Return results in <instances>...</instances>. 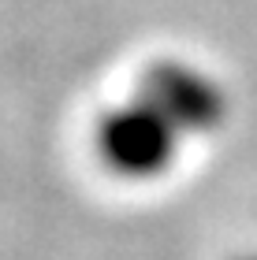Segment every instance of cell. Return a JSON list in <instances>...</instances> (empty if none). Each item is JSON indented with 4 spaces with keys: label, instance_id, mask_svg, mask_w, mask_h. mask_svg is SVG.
<instances>
[{
    "label": "cell",
    "instance_id": "obj_1",
    "mask_svg": "<svg viewBox=\"0 0 257 260\" xmlns=\"http://www.w3.org/2000/svg\"><path fill=\"white\" fill-rule=\"evenodd\" d=\"M186 138L146 93L116 101L93 126V149L101 164L123 182H157L179 164Z\"/></svg>",
    "mask_w": 257,
    "mask_h": 260
},
{
    "label": "cell",
    "instance_id": "obj_2",
    "mask_svg": "<svg viewBox=\"0 0 257 260\" xmlns=\"http://www.w3.org/2000/svg\"><path fill=\"white\" fill-rule=\"evenodd\" d=\"M134 89L146 93L190 141L220 130L231 108L216 75L190 60H153Z\"/></svg>",
    "mask_w": 257,
    "mask_h": 260
},
{
    "label": "cell",
    "instance_id": "obj_3",
    "mask_svg": "<svg viewBox=\"0 0 257 260\" xmlns=\"http://www.w3.org/2000/svg\"><path fill=\"white\" fill-rule=\"evenodd\" d=\"M242 260H257V253H253V256H242Z\"/></svg>",
    "mask_w": 257,
    "mask_h": 260
}]
</instances>
